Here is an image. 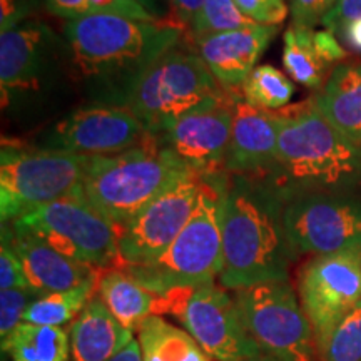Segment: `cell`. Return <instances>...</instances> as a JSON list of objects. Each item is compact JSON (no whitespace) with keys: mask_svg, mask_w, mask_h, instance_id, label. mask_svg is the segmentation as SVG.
I'll use <instances>...</instances> for the list:
<instances>
[{"mask_svg":"<svg viewBox=\"0 0 361 361\" xmlns=\"http://www.w3.org/2000/svg\"><path fill=\"white\" fill-rule=\"evenodd\" d=\"M66 45L51 27L24 20L0 35L2 107L34 99L47 89Z\"/></svg>","mask_w":361,"mask_h":361,"instance_id":"13","label":"cell"},{"mask_svg":"<svg viewBox=\"0 0 361 361\" xmlns=\"http://www.w3.org/2000/svg\"><path fill=\"white\" fill-rule=\"evenodd\" d=\"M149 137L146 128L129 107L87 104L45 130L42 147L87 157L112 156L141 146Z\"/></svg>","mask_w":361,"mask_h":361,"instance_id":"15","label":"cell"},{"mask_svg":"<svg viewBox=\"0 0 361 361\" xmlns=\"http://www.w3.org/2000/svg\"><path fill=\"white\" fill-rule=\"evenodd\" d=\"M183 39L180 27L96 13L67 20L64 42L74 80L92 104L128 107L147 71Z\"/></svg>","mask_w":361,"mask_h":361,"instance_id":"1","label":"cell"},{"mask_svg":"<svg viewBox=\"0 0 361 361\" xmlns=\"http://www.w3.org/2000/svg\"><path fill=\"white\" fill-rule=\"evenodd\" d=\"M221 90L200 54L176 45L147 71L128 107L152 139H161L180 116Z\"/></svg>","mask_w":361,"mask_h":361,"instance_id":"7","label":"cell"},{"mask_svg":"<svg viewBox=\"0 0 361 361\" xmlns=\"http://www.w3.org/2000/svg\"><path fill=\"white\" fill-rule=\"evenodd\" d=\"M90 157L47 147L2 144L0 152V218H20L47 202L84 191Z\"/></svg>","mask_w":361,"mask_h":361,"instance_id":"6","label":"cell"},{"mask_svg":"<svg viewBox=\"0 0 361 361\" xmlns=\"http://www.w3.org/2000/svg\"><path fill=\"white\" fill-rule=\"evenodd\" d=\"M202 179L204 188L196 213L173 245L152 263L123 268L159 296L214 283L223 269L221 196L213 179Z\"/></svg>","mask_w":361,"mask_h":361,"instance_id":"5","label":"cell"},{"mask_svg":"<svg viewBox=\"0 0 361 361\" xmlns=\"http://www.w3.org/2000/svg\"><path fill=\"white\" fill-rule=\"evenodd\" d=\"M2 241L16 251L24 266L30 288L42 296L72 290L97 276L101 271L67 258L32 233L13 228L11 223H2Z\"/></svg>","mask_w":361,"mask_h":361,"instance_id":"18","label":"cell"},{"mask_svg":"<svg viewBox=\"0 0 361 361\" xmlns=\"http://www.w3.org/2000/svg\"><path fill=\"white\" fill-rule=\"evenodd\" d=\"M233 296L261 355L276 361H318L313 328L288 279L243 288Z\"/></svg>","mask_w":361,"mask_h":361,"instance_id":"9","label":"cell"},{"mask_svg":"<svg viewBox=\"0 0 361 361\" xmlns=\"http://www.w3.org/2000/svg\"><path fill=\"white\" fill-rule=\"evenodd\" d=\"M45 6L54 16L66 20L89 16V0H45Z\"/></svg>","mask_w":361,"mask_h":361,"instance_id":"36","label":"cell"},{"mask_svg":"<svg viewBox=\"0 0 361 361\" xmlns=\"http://www.w3.org/2000/svg\"><path fill=\"white\" fill-rule=\"evenodd\" d=\"M171 12L174 13L176 19L191 27L192 20L196 19L197 12L201 11L204 0H168Z\"/></svg>","mask_w":361,"mask_h":361,"instance_id":"37","label":"cell"},{"mask_svg":"<svg viewBox=\"0 0 361 361\" xmlns=\"http://www.w3.org/2000/svg\"><path fill=\"white\" fill-rule=\"evenodd\" d=\"M97 296L119 323L139 331L149 316L166 311L164 298L149 291L123 268H106L99 273Z\"/></svg>","mask_w":361,"mask_h":361,"instance_id":"22","label":"cell"},{"mask_svg":"<svg viewBox=\"0 0 361 361\" xmlns=\"http://www.w3.org/2000/svg\"><path fill=\"white\" fill-rule=\"evenodd\" d=\"M314 49L318 52V56L326 66L336 64V62L345 61L348 57L346 49L340 44V40L336 39V35L331 30H314Z\"/></svg>","mask_w":361,"mask_h":361,"instance_id":"35","label":"cell"},{"mask_svg":"<svg viewBox=\"0 0 361 361\" xmlns=\"http://www.w3.org/2000/svg\"><path fill=\"white\" fill-rule=\"evenodd\" d=\"M141 6L144 11H147L157 22H164L168 17V12L171 11L168 0H134Z\"/></svg>","mask_w":361,"mask_h":361,"instance_id":"39","label":"cell"},{"mask_svg":"<svg viewBox=\"0 0 361 361\" xmlns=\"http://www.w3.org/2000/svg\"><path fill=\"white\" fill-rule=\"evenodd\" d=\"M69 338L72 361H109L134 340V331L117 322L96 295L71 323Z\"/></svg>","mask_w":361,"mask_h":361,"instance_id":"20","label":"cell"},{"mask_svg":"<svg viewBox=\"0 0 361 361\" xmlns=\"http://www.w3.org/2000/svg\"><path fill=\"white\" fill-rule=\"evenodd\" d=\"M101 273V271H99ZM97 276L72 288V290L51 293L40 296L29 306L24 314V323L42 324V326H64L82 313L89 301L97 293Z\"/></svg>","mask_w":361,"mask_h":361,"instance_id":"26","label":"cell"},{"mask_svg":"<svg viewBox=\"0 0 361 361\" xmlns=\"http://www.w3.org/2000/svg\"><path fill=\"white\" fill-rule=\"evenodd\" d=\"M202 188L204 179L191 174L149 202L119 234V266H141L159 258L196 213Z\"/></svg>","mask_w":361,"mask_h":361,"instance_id":"14","label":"cell"},{"mask_svg":"<svg viewBox=\"0 0 361 361\" xmlns=\"http://www.w3.org/2000/svg\"><path fill=\"white\" fill-rule=\"evenodd\" d=\"M239 11L259 25L279 27L290 13L284 0H234Z\"/></svg>","mask_w":361,"mask_h":361,"instance_id":"31","label":"cell"},{"mask_svg":"<svg viewBox=\"0 0 361 361\" xmlns=\"http://www.w3.org/2000/svg\"><path fill=\"white\" fill-rule=\"evenodd\" d=\"M283 221L298 255L361 250V200L355 194L296 196L284 202Z\"/></svg>","mask_w":361,"mask_h":361,"instance_id":"11","label":"cell"},{"mask_svg":"<svg viewBox=\"0 0 361 361\" xmlns=\"http://www.w3.org/2000/svg\"><path fill=\"white\" fill-rule=\"evenodd\" d=\"M54 250L97 269L114 268L119 259V231L90 204L84 191L35 207L11 221Z\"/></svg>","mask_w":361,"mask_h":361,"instance_id":"8","label":"cell"},{"mask_svg":"<svg viewBox=\"0 0 361 361\" xmlns=\"http://www.w3.org/2000/svg\"><path fill=\"white\" fill-rule=\"evenodd\" d=\"M25 269L16 251L2 241L0 246V290H29Z\"/></svg>","mask_w":361,"mask_h":361,"instance_id":"32","label":"cell"},{"mask_svg":"<svg viewBox=\"0 0 361 361\" xmlns=\"http://www.w3.org/2000/svg\"><path fill=\"white\" fill-rule=\"evenodd\" d=\"M221 196V286L238 291L266 281H286L298 252L284 229V202L263 180L213 176Z\"/></svg>","mask_w":361,"mask_h":361,"instance_id":"2","label":"cell"},{"mask_svg":"<svg viewBox=\"0 0 361 361\" xmlns=\"http://www.w3.org/2000/svg\"><path fill=\"white\" fill-rule=\"evenodd\" d=\"M318 353L322 361H361V303L338 323Z\"/></svg>","mask_w":361,"mask_h":361,"instance_id":"29","label":"cell"},{"mask_svg":"<svg viewBox=\"0 0 361 361\" xmlns=\"http://www.w3.org/2000/svg\"><path fill=\"white\" fill-rule=\"evenodd\" d=\"M251 25H256V22L239 11L234 0H204L196 19L192 20L191 30L194 37H200V35L228 32Z\"/></svg>","mask_w":361,"mask_h":361,"instance_id":"28","label":"cell"},{"mask_svg":"<svg viewBox=\"0 0 361 361\" xmlns=\"http://www.w3.org/2000/svg\"><path fill=\"white\" fill-rule=\"evenodd\" d=\"M231 130V101L228 90L223 89L180 116L156 141L169 149L191 173L213 178L226 173Z\"/></svg>","mask_w":361,"mask_h":361,"instance_id":"16","label":"cell"},{"mask_svg":"<svg viewBox=\"0 0 361 361\" xmlns=\"http://www.w3.org/2000/svg\"><path fill=\"white\" fill-rule=\"evenodd\" d=\"M281 133L273 166L263 178L283 202L314 192L361 189V147L345 137L308 101L279 111Z\"/></svg>","mask_w":361,"mask_h":361,"instance_id":"3","label":"cell"},{"mask_svg":"<svg viewBox=\"0 0 361 361\" xmlns=\"http://www.w3.org/2000/svg\"><path fill=\"white\" fill-rule=\"evenodd\" d=\"M162 298L166 311L178 316L184 329L211 358L243 361L261 355L241 322L234 296L226 288L209 283Z\"/></svg>","mask_w":361,"mask_h":361,"instance_id":"10","label":"cell"},{"mask_svg":"<svg viewBox=\"0 0 361 361\" xmlns=\"http://www.w3.org/2000/svg\"><path fill=\"white\" fill-rule=\"evenodd\" d=\"M361 19V0H336L335 7L324 17L322 25L340 35L346 25Z\"/></svg>","mask_w":361,"mask_h":361,"instance_id":"34","label":"cell"},{"mask_svg":"<svg viewBox=\"0 0 361 361\" xmlns=\"http://www.w3.org/2000/svg\"><path fill=\"white\" fill-rule=\"evenodd\" d=\"M109 361H144L139 341L134 338L119 355H116L114 358H111Z\"/></svg>","mask_w":361,"mask_h":361,"instance_id":"40","label":"cell"},{"mask_svg":"<svg viewBox=\"0 0 361 361\" xmlns=\"http://www.w3.org/2000/svg\"><path fill=\"white\" fill-rule=\"evenodd\" d=\"M336 0H290L293 24L314 29L335 7Z\"/></svg>","mask_w":361,"mask_h":361,"instance_id":"33","label":"cell"},{"mask_svg":"<svg viewBox=\"0 0 361 361\" xmlns=\"http://www.w3.org/2000/svg\"><path fill=\"white\" fill-rule=\"evenodd\" d=\"M2 353L11 361H69V331L61 326L20 323L2 340Z\"/></svg>","mask_w":361,"mask_h":361,"instance_id":"24","label":"cell"},{"mask_svg":"<svg viewBox=\"0 0 361 361\" xmlns=\"http://www.w3.org/2000/svg\"><path fill=\"white\" fill-rule=\"evenodd\" d=\"M191 174L169 149L149 137L119 154L90 157L82 189L121 234L149 202Z\"/></svg>","mask_w":361,"mask_h":361,"instance_id":"4","label":"cell"},{"mask_svg":"<svg viewBox=\"0 0 361 361\" xmlns=\"http://www.w3.org/2000/svg\"><path fill=\"white\" fill-rule=\"evenodd\" d=\"M144 361H211L209 355L197 345L186 329L162 319L159 314L149 316L137 331Z\"/></svg>","mask_w":361,"mask_h":361,"instance_id":"23","label":"cell"},{"mask_svg":"<svg viewBox=\"0 0 361 361\" xmlns=\"http://www.w3.org/2000/svg\"><path fill=\"white\" fill-rule=\"evenodd\" d=\"M233 109V130L226 173L263 178L273 166L281 133V114L251 106L241 87L226 89Z\"/></svg>","mask_w":361,"mask_h":361,"instance_id":"17","label":"cell"},{"mask_svg":"<svg viewBox=\"0 0 361 361\" xmlns=\"http://www.w3.org/2000/svg\"><path fill=\"white\" fill-rule=\"evenodd\" d=\"M314 104L329 124L361 147V66L338 64Z\"/></svg>","mask_w":361,"mask_h":361,"instance_id":"21","label":"cell"},{"mask_svg":"<svg viewBox=\"0 0 361 361\" xmlns=\"http://www.w3.org/2000/svg\"><path fill=\"white\" fill-rule=\"evenodd\" d=\"M340 37L345 40V44L355 52L361 54V19L351 22L343 29Z\"/></svg>","mask_w":361,"mask_h":361,"instance_id":"38","label":"cell"},{"mask_svg":"<svg viewBox=\"0 0 361 361\" xmlns=\"http://www.w3.org/2000/svg\"><path fill=\"white\" fill-rule=\"evenodd\" d=\"M278 30L279 27L256 24L228 32L200 35L196 37V52L221 87L236 89L255 69Z\"/></svg>","mask_w":361,"mask_h":361,"instance_id":"19","label":"cell"},{"mask_svg":"<svg viewBox=\"0 0 361 361\" xmlns=\"http://www.w3.org/2000/svg\"><path fill=\"white\" fill-rule=\"evenodd\" d=\"M241 94L251 106L276 112L288 107L295 96V84L284 72L269 64L256 66L241 85Z\"/></svg>","mask_w":361,"mask_h":361,"instance_id":"27","label":"cell"},{"mask_svg":"<svg viewBox=\"0 0 361 361\" xmlns=\"http://www.w3.org/2000/svg\"><path fill=\"white\" fill-rule=\"evenodd\" d=\"M243 361H276V360L269 358V356H266V355H259V356H255V358H250V360H243Z\"/></svg>","mask_w":361,"mask_h":361,"instance_id":"41","label":"cell"},{"mask_svg":"<svg viewBox=\"0 0 361 361\" xmlns=\"http://www.w3.org/2000/svg\"><path fill=\"white\" fill-rule=\"evenodd\" d=\"M39 295L37 291L29 290H0V338H6L24 323V314L29 306L34 303Z\"/></svg>","mask_w":361,"mask_h":361,"instance_id":"30","label":"cell"},{"mask_svg":"<svg viewBox=\"0 0 361 361\" xmlns=\"http://www.w3.org/2000/svg\"><path fill=\"white\" fill-rule=\"evenodd\" d=\"M314 29L291 24L283 37V66L293 80L306 89L322 90L326 64L314 49Z\"/></svg>","mask_w":361,"mask_h":361,"instance_id":"25","label":"cell"},{"mask_svg":"<svg viewBox=\"0 0 361 361\" xmlns=\"http://www.w3.org/2000/svg\"><path fill=\"white\" fill-rule=\"evenodd\" d=\"M298 290L319 350L361 303V250L313 256L300 271Z\"/></svg>","mask_w":361,"mask_h":361,"instance_id":"12","label":"cell"}]
</instances>
